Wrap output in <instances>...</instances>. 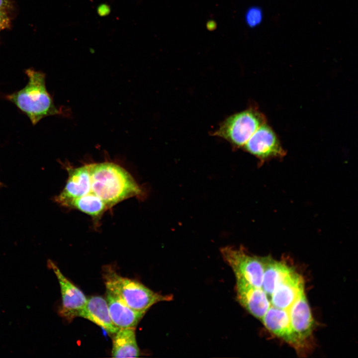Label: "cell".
<instances>
[{"label":"cell","instance_id":"cell-1","mask_svg":"<svg viewBox=\"0 0 358 358\" xmlns=\"http://www.w3.org/2000/svg\"><path fill=\"white\" fill-rule=\"evenodd\" d=\"M90 191L108 208L121 201L136 197L142 198L144 191L124 168L112 162L89 164Z\"/></svg>","mask_w":358,"mask_h":358},{"label":"cell","instance_id":"cell-2","mask_svg":"<svg viewBox=\"0 0 358 358\" xmlns=\"http://www.w3.org/2000/svg\"><path fill=\"white\" fill-rule=\"evenodd\" d=\"M25 73L28 77L26 86L5 98L25 113L33 125L47 116L63 115V110L55 105L46 89L45 75L31 69H27Z\"/></svg>","mask_w":358,"mask_h":358},{"label":"cell","instance_id":"cell-3","mask_svg":"<svg viewBox=\"0 0 358 358\" xmlns=\"http://www.w3.org/2000/svg\"><path fill=\"white\" fill-rule=\"evenodd\" d=\"M102 275L106 290L135 311L146 313L154 304L173 298L171 295L158 293L139 281L121 276L111 265L102 267Z\"/></svg>","mask_w":358,"mask_h":358},{"label":"cell","instance_id":"cell-4","mask_svg":"<svg viewBox=\"0 0 358 358\" xmlns=\"http://www.w3.org/2000/svg\"><path fill=\"white\" fill-rule=\"evenodd\" d=\"M266 122L265 116L257 107H251L229 116L213 135L226 140L235 147H242Z\"/></svg>","mask_w":358,"mask_h":358},{"label":"cell","instance_id":"cell-5","mask_svg":"<svg viewBox=\"0 0 358 358\" xmlns=\"http://www.w3.org/2000/svg\"><path fill=\"white\" fill-rule=\"evenodd\" d=\"M223 259L231 267L236 277L262 288L264 270L263 258L247 254L242 248L227 246L220 250Z\"/></svg>","mask_w":358,"mask_h":358},{"label":"cell","instance_id":"cell-6","mask_svg":"<svg viewBox=\"0 0 358 358\" xmlns=\"http://www.w3.org/2000/svg\"><path fill=\"white\" fill-rule=\"evenodd\" d=\"M47 266L54 272L60 286L62 303L58 313L61 317L71 322L75 317H79L87 298L84 293L63 274L54 262L49 260Z\"/></svg>","mask_w":358,"mask_h":358},{"label":"cell","instance_id":"cell-7","mask_svg":"<svg viewBox=\"0 0 358 358\" xmlns=\"http://www.w3.org/2000/svg\"><path fill=\"white\" fill-rule=\"evenodd\" d=\"M243 147L262 162L282 158L286 155L277 135L267 122L256 130Z\"/></svg>","mask_w":358,"mask_h":358},{"label":"cell","instance_id":"cell-8","mask_svg":"<svg viewBox=\"0 0 358 358\" xmlns=\"http://www.w3.org/2000/svg\"><path fill=\"white\" fill-rule=\"evenodd\" d=\"M236 278L239 302L252 315L261 320L271 305L268 296L261 287L254 286L243 278Z\"/></svg>","mask_w":358,"mask_h":358},{"label":"cell","instance_id":"cell-9","mask_svg":"<svg viewBox=\"0 0 358 358\" xmlns=\"http://www.w3.org/2000/svg\"><path fill=\"white\" fill-rule=\"evenodd\" d=\"M69 177L65 187L56 197V201L68 207L73 200L84 195L90 191L89 164L73 168L67 167Z\"/></svg>","mask_w":358,"mask_h":358},{"label":"cell","instance_id":"cell-10","mask_svg":"<svg viewBox=\"0 0 358 358\" xmlns=\"http://www.w3.org/2000/svg\"><path fill=\"white\" fill-rule=\"evenodd\" d=\"M292 331L302 346L311 335L314 320L304 291L287 310Z\"/></svg>","mask_w":358,"mask_h":358},{"label":"cell","instance_id":"cell-11","mask_svg":"<svg viewBox=\"0 0 358 358\" xmlns=\"http://www.w3.org/2000/svg\"><path fill=\"white\" fill-rule=\"evenodd\" d=\"M302 276L295 270L277 285L270 296L271 305L288 310L304 291Z\"/></svg>","mask_w":358,"mask_h":358},{"label":"cell","instance_id":"cell-12","mask_svg":"<svg viewBox=\"0 0 358 358\" xmlns=\"http://www.w3.org/2000/svg\"><path fill=\"white\" fill-rule=\"evenodd\" d=\"M272 333L295 348L302 347L291 328L288 311L272 305L261 320Z\"/></svg>","mask_w":358,"mask_h":358},{"label":"cell","instance_id":"cell-13","mask_svg":"<svg viewBox=\"0 0 358 358\" xmlns=\"http://www.w3.org/2000/svg\"><path fill=\"white\" fill-rule=\"evenodd\" d=\"M79 317L88 319L105 330L109 334H114L119 329L113 323L106 300L100 296L87 298V302Z\"/></svg>","mask_w":358,"mask_h":358},{"label":"cell","instance_id":"cell-14","mask_svg":"<svg viewBox=\"0 0 358 358\" xmlns=\"http://www.w3.org/2000/svg\"><path fill=\"white\" fill-rule=\"evenodd\" d=\"M106 300L111 319L119 329L136 328L145 314L133 310L117 295L108 290Z\"/></svg>","mask_w":358,"mask_h":358},{"label":"cell","instance_id":"cell-15","mask_svg":"<svg viewBox=\"0 0 358 358\" xmlns=\"http://www.w3.org/2000/svg\"><path fill=\"white\" fill-rule=\"evenodd\" d=\"M264 270L262 288L270 297L275 287L294 270L285 263L270 257L263 258Z\"/></svg>","mask_w":358,"mask_h":358},{"label":"cell","instance_id":"cell-16","mask_svg":"<svg viewBox=\"0 0 358 358\" xmlns=\"http://www.w3.org/2000/svg\"><path fill=\"white\" fill-rule=\"evenodd\" d=\"M140 355L135 335V328L119 329L113 335L112 358H137Z\"/></svg>","mask_w":358,"mask_h":358},{"label":"cell","instance_id":"cell-17","mask_svg":"<svg viewBox=\"0 0 358 358\" xmlns=\"http://www.w3.org/2000/svg\"><path fill=\"white\" fill-rule=\"evenodd\" d=\"M68 207L76 208L94 219H98L108 209L103 201L92 191L73 200Z\"/></svg>","mask_w":358,"mask_h":358},{"label":"cell","instance_id":"cell-18","mask_svg":"<svg viewBox=\"0 0 358 358\" xmlns=\"http://www.w3.org/2000/svg\"><path fill=\"white\" fill-rule=\"evenodd\" d=\"M263 17L262 8L257 6H253L247 10L245 14V20L248 26L255 28L262 23Z\"/></svg>","mask_w":358,"mask_h":358},{"label":"cell","instance_id":"cell-19","mask_svg":"<svg viewBox=\"0 0 358 358\" xmlns=\"http://www.w3.org/2000/svg\"><path fill=\"white\" fill-rule=\"evenodd\" d=\"M9 25V20L6 14L3 10H0V31Z\"/></svg>","mask_w":358,"mask_h":358},{"label":"cell","instance_id":"cell-20","mask_svg":"<svg viewBox=\"0 0 358 358\" xmlns=\"http://www.w3.org/2000/svg\"><path fill=\"white\" fill-rule=\"evenodd\" d=\"M9 6V0H0V10H4Z\"/></svg>","mask_w":358,"mask_h":358},{"label":"cell","instance_id":"cell-21","mask_svg":"<svg viewBox=\"0 0 358 358\" xmlns=\"http://www.w3.org/2000/svg\"><path fill=\"white\" fill-rule=\"evenodd\" d=\"M215 22L213 21H211L209 23H208L207 24V27L210 28L211 30L212 28H215Z\"/></svg>","mask_w":358,"mask_h":358}]
</instances>
